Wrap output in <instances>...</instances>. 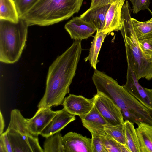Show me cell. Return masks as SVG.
Wrapping results in <instances>:
<instances>
[{
	"mask_svg": "<svg viewBox=\"0 0 152 152\" xmlns=\"http://www.w3.org/2000/svg\"><path fill=\"white\" fill-rule=\"evenodd\" d=\"M82 50L81 41L75 40L53 62L48 69L45 92L38 109L62 105L65 95L69 92Z\"/></svg>",
	"mask_w": 152,
	"mask_h": 152,
	"instance_id": "1",
	"label": "cell"
},
{
	"mask_svg": "<svg viewBox=\"0 0 152 152\" xmlns=\"http://www.w3.org/2000/svg\"><path fill=\"white\" fill-rule=\"evenodd\" d=\"M83 0H37L20 18L28 26H48L67 19L77 13Z\"/></svg>",
	"mask_w": 152,
	"mask_h": 152,
	"instance_id": "2",
	"label": "cell"
},
{
	"mask_svg": "<svg viewBox=\"0 0 152 152\" xmlns=\"http://www.w3.org/2000/svg\"><path fill=\"white\" fill-rule=\"evenodd\" d=\"M22 19L18 22L0 19V61L7 64L18 61L26 41L28 28Z\"/></svg>",
	"mask_w": 152,
	"mask_h": 152,
	"instance_id": "3",
	"label": "cell"
},
{
	"mask_svg": "<svg viewBox=\"0 0 152 152\" xmlns=\"http://www.w3.org/2000/svg\"><path fill=\"white\" fill-rule=\"evenodd\" d=\"M125 45L127 64L137 78H152V56L144 53L139 47L137 40L128 29L120 30Z\"/></svg>",
	"mask_w": 152,
	"mask_h": 152,
	"instance_id": "4",
	"label": "cell"
},
{
	"mask_svg": "<svg viewBox=\"0 0 152 152\" xmlns=\"http://www.w3.org/2000/svg\"><path fill=\"white\" fill-rule=\"evenodd\" d=\"M93 97L94 105L108 124L116 125L124 122L121 109L111 99L99 91Z\"/></svg>",
	"mask_w": 152,
	"mask_h": 152,
	"instance_id": "5",
	"label": "cell"
},
{
	"mask_svg": "<svg viewBox=\"0 0 152 152\" xmlns=\"http://www.w3.org/2000/svg\"><path fill=\"white\" fill-rule=\"evenodd\" d=\"M134 73L127 64L126 81L123 87L132 95L152 112V88L141 86Z\"/></svg>",
	"mask_w": 152,
	"mask_h": 152,
	"instance_id": "6",
	"label": "cell"
},
{
	"mask_svg": "<svg viewBox=\"0 0 152 152\" xmlns=\"http://www.w3.org/2000/svg\"><path fill=\"white\" fill-rule=\"evenodd\" d=\"M11 142L13 152H43L40 146L38 136H27L13 129L7 128L6 131Z\"/></svg>",
	"mask_w": 152,
	"mask_h": 152,
	"instance_id": "7",
	"label": "cell"
},
{
	"mask_svg": "<svg viewBox=\"0 0 152 152\" xmlns=\"http://www.w3.org/2000/svg\"><path fill=\"white\" fill-rule=\"evenodd\" d=\"M94 98L88 99L81 95L69 94L64 98L63 109L69 113L79 117L87 114L94 105Z\"/></svg>",
	"mask_w": 152,
	"mask_h": 152,
	"instance_id": "8",
	"label": "cell"
},
{
	"mask_svg": "<svg viewBox=\"0 0 152 152\" xmlns=\"http://www.w3.org/2000/svg\"><path fill=\"white\" fill-rule=\"evenodd\" d=\"M64 152H92L91 139L70 132L62 137Z\"/></svg>",
	"mask_w": 152,
	"mask_h": 152,
	"instance_id": "9",
	"label": "cell"
},
{
	"mask_svg": "<svg viewBox=\"0 0 152 152\" xmlns=\"http://www.w3.org/2000/svg\"><path fill=\"white\" fill-rule=\"evenodd\" d=\"M64 28L71 39L81 41L91 36L96 31V28L80 17L73 18L67 23Z\"/></svg>",
	"mask_w": 152,
	"mask_h": 152,
	"instance_id": "10",
	"label": "cell"
},
{
	"mask_svg": "<svg viewBox=\"0 0 152 152\" xmlns=\"http://www.w3.org/2000/svg\"><path fill=\"white\" fill-rule=\"evenodd\" d=\"M83 126L91 135L104 138L107 136L104 126L108 123L102 116L95 106L87 114L79 117Z\"/></svg>",
	"mask_w": 152,
	"mask_h": 152,
	"instance_id": "11",
	"label": "cell"
},
{
	"mask_svg": "<svg viewBox=\"0 0 152 152\" xmlns=\"http://www.w3.org/2000/svg\"><path fill=\"white\" fill-rule=\"evenodd\" d=\"M60 111H53L51 108L38 109L31 118L26 119L28 128L33 135L38 136L53 118Z\"/></svg>",
	"mask_w": 152,
	"mask_h": 152,
	"instance_id": "12",
	"label": "cell"
},
{
	"mask_svg": "<svg viewBox=\"0 0 152 152\" xmlns=\"http://www.w3.org/2000/svg\"><path fill=\"white\" fill-rule=\"evenodd\" d=\"M125 0H118L111 4L107 12L104 27L101 31L106 34L122 28L121 11Z\"/></svg>",
	"mask_w": 152,
	"mask_h": 152,
	"instance_id": "13",
	"label": "cell"
},
{
	"mask_svg": "<svg viewBox=\"0 0 152 152\" xmlns=\"http://www.w3.org/2000/svg\"><path fill=\"white\" fill-rule=\"evenodd\" d=\"M76 118L75 115L69 113L63 108L53 118L40 134L45 138L53 135L61 131Z\"/></svg>",
	"mask_w": 152,
	"mask_h": 152,
	"instance_id": "14",
	"label": "cell"
},
{
	"mask_svg": "<svg viewBox=\"0 0 152 152\" xmlns=\"http://www.w3.org/2000/svg\"><path fill=\"white\" fill-rule=\"evenodd\" d=\"M111 4L93 8H89L80 17L83 20L92 24L96 31H102L105 25L106 15Z\"/></svg>",
	"mask_w": 152,
	"mask_h": 152,
	"instance_id": "15",
	"label": "cell"
},
{
	"mask_svg": "<svg viewBox=\"0 0 152 152\" xmlns=\"http://www.w3.org/2000/svg\"><path fill=\"white\" fill-rule=\"evenodd\" d=\"M136 128L141 152H152V125L141 123Z\"/></svg>",
	"mask_w": 152,
	"mask_h": 152,
	"instance_id": "16",
	"label": "cell"
},
{
	"mask_svg": "<svg viewBox=\"0 0 152 152\" xmlns=\"http://www.w3.org/2000/svg\"><path fill=\"white\" fill-rule=\"evenodd\" d=\"M107 35L103 31H96L91 42L89 55L84 59L86 62L89 61L91 66L95 70L96 69V65L98 62L97 59L99 53Z\"/></svg>",
	"mask_w": 152,
	"mask_h": 152,
	"instance_id": "17",
	"label": "cell"
},
{
	"mask_svg": "<svg viewBox=\"0 0 152 152\" xmlns=\"http://www.w3.org/2000/svg\"><path fill=\"white\" fill-rule=\"evenodd\" d=\"M126 145L130 152H141V148L136 129L134 124L128 120L124 121Z\"/></svg>",
	"mask_w": 152,
	"mask_h": 152,
	"instance_id": "18",
	"label": "cell"
},
{
	"mask_svg": "<svg viewBox=\"0 0 152 152\" xmlns=\"http://www.w3.org/2000/svg\"><path fill=\"white\" fill-rule=\"evenodd\" d=\"M19 19L14 0H0V19L17 23Z\"/></svg>",
	"mask_w": 152,
	"mask_h": 152,
	"instance_id": "19",
	"label": "cell"
},
{
	"mask_svg": "<svg viewBox=\"0 0 152 152\" xmlns=\"http://www.w3.org/2000/svg\"><path fill=\"white\" fill-rule=\"evenodd\" d=\"M107 135L117 141L126 145V138L124 122L116 125L109 124L104 126Z\"/></svg>",
	"mask_w": 152,
	"mask_h": 152,
	"instance_id": "20",
	"label": "cell"
},
{
	"mask_svg": "<svg viewBox=\"0 0 152 152\" xmlns=\"http://www.w3.org/2000/svg\"><path fill=\"white\" fill-rule=\"evenodd\" d=\"M46 138L43 146L44 152H64L60 131Z\"/></svg>",
	"mask_w": 152,
	"mask_h": 152,
	"instance_id": "21",
	"label": "cell"
},
{
	"mask_svg": "<svg viewBox=\"0 0 152 152\" xmlns=\"http://www.w3.org/2000/svg\"><path fill=\"white\" fill-rule=\"evenodd\" d=\"M102 140L107 152H130L125 145L108 136L102 138Z\"/></svg>",
	"mask_w": 152,
	"mask_h": 152,
	"instance_id": "22",
	"label": "cell"
},
{
	"mask_svg": "<svg viewBox=\"0 0 152 152\" xmlns=\"http://www.w3.org/2000/svg\"><path fill=\"white\" fill-rule=\"evenodd\" d=\"M37 0H14L19 18L27 12Z\"/></svg>",
	"mask_w": 152,
	"mask_h": 152,
	"instance_id": "23",
	"label": "cell"
},
{
	"mask_svg": "<svg viewBox=\"0 0 152 152\" xmlns=\"http://www.w3.org/2000/svg\"><path fill=\"white\" fill-rule=\"evenodd\" d=\"M132 4V10L136 14L141 10H149L150 0H130Z\"/></svg>",
	"mask_w": 152,
	"mask_h": 152,
	"instance_id": "24",
	"label": "cell"
},
{
	"mask_svg": "<svg viewBox=\"0 0 152 152\" xmlns=\"http://www.w3.org/2000/svg\"><path fill=\"white\" fill-rule=\"evenodd\" d=\"M137 40L139 47L143 53L152 56V38Z\"/></svg>",
	"mask_w": 152,
	"mask_h": 152,
	"instance_id": "25",
	"label": "cell"
},
{
	"mask_svg": "<svg viewBox=\"0 0 152 152\" xmlns=\"http://www.w3.org/2000/svg\"><path fill=\"white\" fill-rule=\"evenodd\" d=\"M91 148L92 152H107L104 146L102 138L91 135Z\"/></svg>",
	"mask_w": 152,
	"mask_h": 152,
	"instance_id": "26",
	"label": "cell"
},
{
	"mask_svg": "<svg viewBox=\"0 0 152 152\" xmlns=\"http://www.w3.org/2000/svg\"><path fill=\"white\" fill-rule=\"evenodd\" d=\"M0 135V140L1 141L3 144L6 152H13L7 132L6 131Z\"/></svg>",
	"mask_w": 152,
	"mask_h": 152,
	"instance_id": "27",
	"label": "cell"
},
{
	"mask_svg": "<svg viewBox=\"0 0 152 152\" xmlns=\"http://www.w3.org/2000/svg\"><path fill=\"white\" fill-rule=\"evenodd\" d=\"M118 0H93L91 2L90 8H93L110 4H111Z\"/></svg>",
	"mask_w": 152,
	"mask_h": 152,
	"instance_id": "28",
	"label": "cell"
},
{
	"mask_svg": "<svg viewBox=\"0 0 152 152\" xmlns=\"http://www.w3.org/2000/svg\"><path fill=\"white\" fill-rule=\"evenodd\" d=\"M0 135L3 133L4 129L5 127V121L2 114L1 111H0Z\"/></svg>",
	"mask_w": 152,
	"mask_h": 152,
	"instance_id": "29",
	"label": "cell"
},
{
	"mask_svg": "<svg viewBox=\"0 0 152 152\" xmlns=\"http://www.w3.org/2000/svg\"><path fill=\"white\" fill-rule=\"evenodd\" d=\"M0 152H6L2 142L0 140Z\"/></svg>",
	"mask_w": 152,
	"mask_h": 152,
	"instance_id": "30",
	"label": "cell"
},
{
	"mask_svg": "<svg viewBox=\"0 0 152 152\" xmlns=\"http://www.w3.org/2000/svg\"><path fill=\"white\" fill-rule=\"evenodd\" d=\"M93 1V0H91V1Z\"/></svg>",
	"mask_w": 152,
	"mask_h": 152,
	"instance_id": "31",
	"label": "cell"
},
{
	"mask_svg": "<svg viewBox=\"0 0 152 152\" xmlns=\"http://www.w3.org/2000/svg\"></svg>",
	"mask_w": 152,
	"mask_h": 152,
	"instance_id": "32",
	"label": "cell"
}]
</instances>
